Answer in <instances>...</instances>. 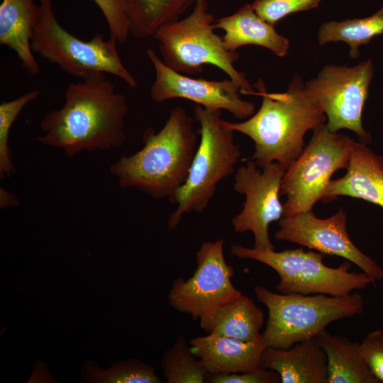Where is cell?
Wrapping results in <instances>:
<instances>
[{
  "label": "cell",
  "mask_w": 383,
  "mask_h": 383,
  "mask_svg": "<svg viewBox=\"0 0 383 383\" xmlns=\"http://www.w3.org/2000/svg\"><path fill=\"white\" fill-rule=\"evenodd\" d=\"M117 44L114 38L105 40L99 33L89 41L79 39L60 24L52 0H38L31 50L63 72L79 79L96 72L108 73L135 88L137 80L123 64Z\"/></svg>",
  "instance_id": "obj_7"
},
{
  "label": "cell",
  "mask_w": 383,
  "mask_h": 383,
  "mask_svg": "<svg viewBox=\"0 0 383 383\" xmlns=\"http://www.w3.org/2000/svg\"><path fill=\"white\" fill-rule=\"evenodd\" d=\"M19 200L13 194L1 187L0 189V207L6 209L9 206H17Z\"/></svg>",
  "instance_id": "obj_31"
},
{
  "label": "cell",
  "mask_w": 383,
  "mask_h": 383,
  "mask_svg": "<svg viewBox=\"0 0 383 383\" xmlns=\"http://www.w3.org/2000/svg\"><path fill=\"white\" fill-rule=\"evenodd\" d=\"M347 220L343 209L326 218L316 217L312 210L282 216L274 238L297 243L325 255L341 257L359 267L374 284L382 280L383 269L351 240L347 231Z\"/></svg>",
  "instance_id": "obj_13"
},
{
  "label": "cell",
  "mask_w": 383,
  "mask_h": 383,
  "mask_svg": "<svg viewBox=\"0 0 383 383\" xmlns=\"http://www.w3.org/2000/svg\"><path fill=\"white\" fill-rule=\"evenodd\" d=\"M382 34L383 6L367 18L323 23L318 31V41L320 45L332 42H344L350 47V57L355 59L360 55V45H367L374 37Z\"/></svg>",
  "instance_id": "obj_23"
},
{
  "label": "cell",
  "mask_w": 383,
  "mask_h": 383,
  "mask_svg": "<svg viewBox=\"0 0 383 383\" xmlns=\"http://www.w3.org/2000/svg\"><path fill=\"white\" fill-rule=\"evenodd\" d=\"M357 346L360 356L372 373L383 382V330L379 328L369 333Z\"/></svg>",
  "instance_id": "obj_29"
},
{
  "label": "cell",
  "mask_w": 383,
  "mask_h": 383,
  "mask_svg": "<svg viewBox=\"0 0 383 383\" xmlns=\"http://www.w3.org/2000/svg\"><path fill=\"white\" fill-rule=\"evenodd\" d=\"M40 95L39 90H32L21 96L0 104V177H10L15 171L9 146L10 129L22 109Z\"/></svg>",
  "instance_id": "obj_26"
},
{
  "label": "cell",
  "mask_w": 383,
  "mask_h": 383,
  "mask_svg": "<svg viewBox=\"0 0 383 383\" xmlns=\"http://www.w3.org/2000/svg\"><path fill=\"white\" fill-rule=\"evenodd\" d=\"M254 292L268 310L262 333L265 348H291L316 338L331 323L362 314L364 311L363 297L357 292L344 296L277 294L260 285Z\"/></svg>",
  "instance_id": "obj_5"
},
{
  "label": "cell",
  "mask_w": 383,
  "mask_h": 383,
  "mask_svg": "<svg viewBox=\"0 0 383 383\" xmlns=\"http://www.w3.org/2000/svg\"><path fill=\"white\" fill-rule=\"evenodd\" d=\"M213 27L224 31L221 37L229 51L253 45L267 48L282 57L287 55L290 48L289 40L278 33L274 26L262 19L251 4H245L234 13L215 20Z\"/></svg>",
  "instance_id": "obj_18"
},
{
  "label": "cell",
  "mask_w": 383,
  "mask_h": 383,
  "mask_svg": "<svg viewBox=\"0 0 383 383\" xmlns=\"http://www.w3.org/2000/svg\"><path fill=\"white\" fill-rule=\"evenodd\" d=\"M161 366L167 383H204L208 372L193 353L184 335H179L164 353Z\"/></svg>",
  "instance_id": "obj_24"
},
{
  "label": "cell",
  "mask_w": 383,
  "mask_h": 383,
  "mask_svg": "<svg viewBox=\"0 0 383 383\" xmlns=\"http://www.w3.org/2000/svg\"><path fill=\"white\" fill-rule=\"evenodd\" d=\"M265 314L247 295L240 294L199 319L206 333H216L244 341L262 336Z\"/></svg>",
  "instance_id": "obj_20"
},
{
  "label": "cell",
  "mask_w": 383,
  "mask_h": 383,
  "mask_svg": "<svg viewBox=\"0 0 383 383\" xmlns=\"http://www.w3.org/2000/svg\"><path fill=\"white\" fill-rule=\"evenodd\" d=\"M235 173L233 189L244 194L245 201L241 211L234 216L231 224L235 233H252L254 247L260 250H274L269 235V226L284 214L279 200L281 183L285 168L272 162L263 169L250 159Z\"/></svg>",
  "instance_id": "obj_12"
},
{
  "label": "cell",
  "mask_w": 383,
  "mask_h": 383,
  "mask_svg": "<svg viewBox=\"0 0 383 383\" xmlns=\"http://www.w3.org/2000/svg\"><path fill=\"white\" fill-rule=\"evenodd\" d=\"M321 0H255L251 4L265 21L275 26L281 19L294 12L316 8Z\"/></svg>",
  "instance_id": "obj_27"
},
{
  "label": "cell",
  "mask_w": 383,
  "mask_h": 383,
  "mask_svg": "<svg viewBox=\"0 0 383 383\" xmlns=\"http://www.w3.org/2000/svg\"><path fill=\"white\" fill-rule=\"evenodd\" d=\"M374 73L371 60L352 67L327 65L304 83L306 93L326 116L331 132L353 131L359 141L368 145L372 136L362 126V112Z\"/></svg>",
  "instance_id": "obj_10"
},
{
  "label": "cell",
  "mask_w": 383,
  "mask_h": 383,
  "mask_svg": "<svg viewBox=\"0 0 383 383\" xmlns=\"http://www.w3.org/2000/svg\"><path fill=\"white\" fill-rule=\"evenodd\" d=\"M38 10L35 0H3L0 6V44L13 50L29 74L40 72L30 39Z\"/></svg>",
  "instance_id": "obj_19"
},
{
  "label": "cell",
  "mask_w": 383,
  "mask_h": 383,
  "mask_svg": "<svg viewBox=\"0 0 383 383\" xmlns=\"http://www.w3.org/2000/svg\"><path fill=\"white\" fill-rule=\"evenodd\" d=\"M85 382L92 383H161L155 369L138 359L117 361L106 370L93 361L85 362L82 367Z\"/></svg>",
  "instance_id": "obj_25"
},
{
  "label": "cell",
  "mask_w": 383,
  "mask_h": 383,
  "mask_svg": "<svg viewBox=\"0 0 383 383\" xmlns=\"http://www.w3.org/2000/svg\"><path fill=\"white\" fill-rule=\"evenodd\" d=\"M214 17L207 0H196L186 17L161 26L155 33L163 63L179 73H201L204 66H216L233 80L242 94H256L243 72L234 66L236 51L226 49L222 37L214 32Z\"/></svg>",
  "instance_id": "obj_4"
},
{
  "label": "cell",
  "mask_w": 383,
  "mask_h": 383,
  "mask_svg": "<svg viewBox=\"0 0 383 383\" xmlns=\"http://www.w3.org/2000/svg\"><path fill=\"white\" fill-rule=\"evenodd\" d=\"M126 11L131 35L153 37L165 24L179 19L196 0H119Z\"/></svg>",
  "instance_id": "obj_22"
},
{
  "label": "cell",
  "mask_w": 383,
  "mask_h": 383,
  "mask_svg": "<svg viewBox=\"0 0 383 383\" xmlns=\"http://www.w3.org/2000/svg\"><path fill=\"white\" fill-rule=\"evenodd\" d=\"M355 143L345 134L330 131L326 122L313 130L309 143L282 177L280 195L287 197L283 216L312 210L334 172L347 170Z\"/></svg>",
  "instance_id": "obj_9"
},
{
  "label": "cell",
  "mask_w": 383,
  "mask_h": 383,
  "mask_svg": "<svg viewBox=\"0 0 383 383\" xmlns=\"http://www.w3.org/2000/svg\"><path fill=\"white\" fill-rule=\"evenodd\" d=\"M255 87L256 94L262 96L259 110L243 122H223L252 140L255 151L249 159L258 167L277 162L287 170L305 147L306 132L326 123V116L309 97L298 74L284 92H267L261 79Z\"/></svg>",
  "instance_id": "obj_2"
},
{
  "label": "cell",
  "mask_w": 383,
  "mask_h": 383,
  "mask_svg": "<svg viewBox=\"0 0 383 383\" xmlns=\"http://www.w3.org/2000/svg\"><path fill=\"white\" fill-rule=\"evenodd\" d=\"M194 355L209 374L234 373L252 370L260 366L265 348L262 336L250 340L207 333L189 342Z\"/></svg>",
  "instance_id": "obj_16"
},
{
  "label": "cell",
  "mask_w": 383,
  "mask_h": 383,
  "mask_svg": "<svg viewBox=\"0 0 383 383\" xmlns=\"http://www.w3.org/2000/svg\"><path fill=\"white\" fill-rule=\"evenodd\" d=\"M146 54L155 70L150 91L155 102L187 99L206 109L226 110L238 119L250 118L255 113V104L240 98L239 87L231 79L192 78L169 68L152 49H148Z\"/></svg>",
  "instance_id": "obj_14"
},
{
  "label": "cell",
  "mask_w": 383,
  "mask_h": 383,
  "mask_svg": "<svg viewBox=\"0 0 383 383\" xmlns=\"http://www.w3.org/2000/svg\"><path fill=\"white\" fill-rule=\"evenodd\" d=\"M143 147L110 167L121 189L133 187L154 199L171 202L185 182L197 148L193 118L186 109H172L163 127L146 129Z\"/></svg>",
  "instance_id": "obj_3"
},
{
  "label": "cell",
  "mask_w": 383,
  "mask_h": 383,
  "mask_svg": "<svg viewBox=\"0 0 383 383\" xmlns=\"http://www.w3.org/2000/svg\"><path fill=\"white\" fill-rule=\"evenodd\" d=\"M221 115L220 110L199 105L194 108V118L200 126V139L187 178L171 201L177 207L167 218L170 231L177 228L185 213H201L219 182L235 172L241 152L234 143V131L224 125Z\"/></svg>",
  "instance_id": "obj_6"
},
{
  "label": "cell",
  "mask_w": 383,
  "mask_h": 383,
  "mask_svg": "<svg viewBox=\"0 0 383 383\" xmlns=\"http://www.w3.org/2000/svg\"><path fill=\"white\" fill-rule=\"evenodd\" d=\"M64 96L60 109L44 115L40 128L45 134L35 141L62 149L68 158L82 151L108 150L123 145L128 106L104 72L70 83Z\"/></svg>",
  "instance_id": "obj_1"
},
{
  "label": "cell",
  "mask_w": 383,
  "mask_h": 383,
  "mask_svg": "<svg viewBox=\"0 0 383 383\" xmlns=\"http://www.w3.org/2000/svg\"><path fill=\"white\" fill-rule=\"evenodd\" d=\"M327 357V383H379L359 353L358 343L324 330L316 338Z\"/></svg>",
  "instance_id": "obj_21"
},
{
  "label": "cell",
  "mask_w": 383,
  "mask_h": 383,
  "mask_svg": "<svg viewBox=\"0 0 383 383\" xmlns=\"http://www.w3.org/2000/svg\"><path fill=\"white\" fill-rule=\"evenodd\" d=\"M231 253L238 258L252 260L273 269L279 277L276 287L282 294H322L344 296L353 290L362 289L371 284L372 279L365 272H350L351 262L346 260L338 267L326 265L325 254L303 248L260 250L233 245Z\"/></svg>",
  "instance_id": "obj_8"
},
{
  "label": "cell",
  "mask_w": 383,
  "mask_h": 383,
  "mask_svg": "<svg viewBox=\"0 0 383 383\" xmlns=\"http://www.w3.org/2000/svg\"><path fill=\"white\" fill-rule=\"evenodd\" d=\"M340 196L363 199L383 209V156L356 142L347 172L331 179L321 201L329 203Z\"/></svg>",
  "instance_id": "obj_15"
},
{
  "label": "cell",
  "mask_w": 383,
  "mask_h": 383,
  "mask_svg": "<svg viewBox=\"0 0 383 383\" xmlns=\"http://www.w3.org/2000/svg\"><path fill=\"white\" fill-rule=\"evenodd\" d=\"M196 262L192 277L173 282L168 302L175 310L198 320L242 292L231 281L235 272L225 259L223 239L202 243L196 252Z\"/></svg>",
  "instance_id": "obj_11"
},
{
  "label": "cell",
  "mask_w": 383,
  "mask_h": 383,
  "mask_svg": "<svg viewBox=\"0 0 383 383\" xmlns=\"http://www.w3.org/2000/svg\"><path fill=\"white\" fill-rule=\"evenodd\" d=\"M101 11L109 26L110 37L118 44L124 43L129 35L128 19L119 0H93Z\"/></svg>",
  "instance_id": "obj_28"
},
{
  "label": "cell",
  "mask_w": 383,
  "mask_h": 383,
  "mask_svg": "<svg viewBox=\"0 0 383 383\" xmlns=\"http://www.w3.org/2000/svg\"><path fill=\"white\" fill-rule=\"evenodd\" d=\"M260 366L277 372L282 383H327L326 355L316 339L289 348H265Z\"/></svg>",
  "instance_id": "obj_17"
},
{
  "label": "cell",
  "mask_w": 383,
  "mask_h": 383,
  "mask_svg": "<svg viewBox=\"0 0 383 383\" xmlns=\"http://www.w3.org/2000/svg\"><path fill=\"white\" fill-rule=\"evenodd\" d=\"M279 374L262 366L252 370L234 372L208 374L209 383H277L280 382Z\"/></svg>",
  "instance_id": "obj_30"
}]
</instances>
